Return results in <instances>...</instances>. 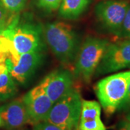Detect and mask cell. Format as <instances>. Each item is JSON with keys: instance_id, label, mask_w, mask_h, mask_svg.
Segmentation results:
<instances>
[{"instance_id": "cell-1", "label": "cell", "mask_w": 130, "mask_h": 130, "mask_svg": "<svg viewBox=\"0 0 130 130\" xmlns=\"http://www.w3.org/2000/svg\"><path fill=\"white\" fill-rule=\"evenodd\" d=\"M43 36L58 61L65 65L74 63L80 43L73 28L62 21L47 23L43 26Z\"/></svg>"}, {"instance_id": "cell-2", "label": "cell", "mask_w": 130, "mask_h": 130, "mask_svg": "<svg viewBox=\"0 0 130 130\" xmlns=\"http://www.w3.org/2000/svg\"><path fill=\"white\" fill-rule=\"evenodd\" d=\"M11 42L14 50L19 54L43 51L45 49L43 27L35 22L30 16L21 18L14 14L12 21L3 33Z\"/></svg>"}, {"instance_id": "cell-3", "label": "cell", "mask_w": 130, "mask_h": 130, "mask_svg": "<svg viewBox=\"0 0 130 130\" xmlns=\"http://www.w3.org/2000/svg\"><path fill=\"white\" fill-rule=\"evenodd\" d=\"M109 43L106 38H86L80 45L74 61V77L90 83Z\"/></svg>"}, {"instance_id": "cell-4", "label": "cell", "mask_w": 130, "mask_h": 130, "mask_svg": "<svg viewBox=\"0 0 130 130\" xmlns=\"http://www.w3.org/2000/svg\"><path fill=\"white\" fill-rule=\"evenodd\" d=\"M129 83L130 70L116 72L96 83L95 92L107 115H112L118 110L125 98Z\"/></svg>"}, {"instance_id": "cell-5", "label": "cell", "mask_w": 130, "mask_h": 130, "mask_svg": "<svg viewBox=\"0 0 130 130\" xmlns=\"http://www.w3.org/2000/svg\"><path fill=\"white\" fill-rule=\"evenodd\" d=\"M82 101L78 90L72 88L64 97L54 103L44 121L63 130H79Z\"/></svg>"}, {"instance_id": "cell-6", "label": "cell", "mask_w": 130, "mask_h": 130, "mask_svg": "<svg viewBox=\"0 0 130 130\" xmlns=\"http://www.w3.org/2000/svg\"><path fill=\"white\" fill-rule=\"evenodd\" d=\"M43 59V51L19 54L12 47L6 58V67L16 83L25 85L42 64Z\"/></svg>"}, {"instance_id": "cell-7", "label": "cell", "mask_w": 130, "mask_h": 130, "mask_svg": "<svg viewBox=\"0 0 130 130\" xmlns=\"http://www.w3.org/2000/svg\"><path fill=\"white\" fill-rule=\"evenodd\" d=\"M129 5V0L100 1L94 9L99 25L106 32L118 37Z\"/></svg>"}, {"instance_id": "cell-8", "label": "cell", "mask_w": 130, "mask_h": 130, "mask_svg": "<svg viewBox=\"0 0 130 130\" xmlns=\"http://www.w3.org/2000/svg\"><path fill=\"white\" fill-rule=\"evenodd\" d=\"M130 68V39L110 43L95 72V76Z\"/></svg>"}, {"instance_id": "cell-9", "label": "cell", "mask_w": 130, "mask_h": 130, "mask_svg": "<svg viewBox=\"0 0 130 130\" xmlns=\"http://www.w3.org/2000/svg\"><path fill=\"white\" fill-rule=\"evenodd\" d=\"M22 99L32 124L44 121L54 104L40 85L29 90Z\"/></svg>"}, {"instance_id": "cell-10", "label": "cell", "mask_w": 130, "mask_h": 130, "mask_svg": "<svg viewBox=\"0 0 130 130\" xmlns=\"http://www.w3.org/2000/svg\"><path fill=\"white\" fill-rule=\"evenodd\" d=\"M74 75L67 70H56L46 75L39 84L48 97L55 103L73 88Z\"/></svg>"}, {"instance_id": "cell-11", "label": "cell", "mask_w": 130, "mask_h": 130, "mask_svg": "<svg viewBox=\"0 0 130 130\" xmlns=\"http://www.w3.org/2000/svg\"><path fill=\"white\" fill-rule=\"evenodd\" d=\"M2 126L9 130L22 128L30 124L28 113L22 98L13 100L0 107Z\"/></svg>"}, {"instance_id": "cell-12", "label": "cell", "mask_w": 130, "mask_h": 130, "mask_svg": "<svg viewBox=\"0 0 130 130\" xmlns=\"http://www.w3.org/2000/svg\"><path fill=\"white\" fill-rule=\"evenodd\" d=\"M92 0H62L59 8V16L69 20L78 19L88 9Z\"/></svg>"}, {"instance_id": "cell-13", "label": "cell", "mask_w": 130, "mask_h": 130, "mask_svg": "<svg viewBox=\"0 0 130 130\" xmlns=\"http://www.w3.org/2000/svg\"><path fill=\"white\" fill-rule=\"evenodd\" d=\"M18 93L15 80L7 69L0 73V101H4L13 98Z\"/></svg>"}, {"instance_id": "cell-14", "label": "cell", "mask_w": 130, "mask_h": 130, "mask_svg": "<svg viewBox=\"0 0 130 130\" xmlns=\"http://www.w3.org/2000/svg\"><path fill=\"white\" fill-rule=\"evenodd\" d=\"M101 106L95 101H82V108L79 120H88L101 118Z\"/></svg>"}, {"instance_id": "cell-15", "label": "cell", "mask_w": 130, "mask_h": 130, "mask_svg": "<svg viewBox=\"0 0 130 130\" xmlns=\"http://www.w3.org/2000/svg\"><path fill=\"white\" fill-rule=\"evenodd\" d=\"M7 11L11 13L18 14L26 7L28 0H0Z\"/></svg>"}, {"instance_id": "cell-16", "label": "cell", "mask_w": 130, "mask_h": 130, "mask_svg": "<svg viewBox=\"0 0 130 130\" xmlns=\"http://www.w3.org/2000/svg\"><path fill=\"white\" fill-rule=\"evenodd\" d=\"M79 130H106L101 118L88 120H79Z\"/></svg>"}, {"instance_id": "cell-17", "label": "cell", "mask_w": 130, "mask_h": 130, "mask_svg": "<svg viewBox=\"0 0 130 130\" xmlns=\"http://www.w3.org/2000/svg\"><path fill=\"white\" fill-rule=\"evenodd\" d=\"M62 0H36L38 8L46 12H52L58 10Z\"/></svg>"}, {"instance_id": "cell-18", "label": "cell", "mask_w": 130, "mask_h": 130, "mask_svg": "<svg viewBox=\"0 0 130 130\" xmlns=\"http://www.w3.org/2000/svg\"><path fill=\"white\" fill-rule=\"evenodd\" d=\"M117 38L120 39H130V3L126 9L121 30Z\"/></svg>"}, {"instance_id": "cell-19", "label": "cell", "mask_w": 130, "mask_h": 130, "mask_svg": "<svg viewBox=\"0 0 130 130\" xmlns=\"http://www.w3.org/2000/svg\"><path fill=\"white\" fill-rule=\"evenodd\" d=\"M33 130H63L60 127L48 121H43L33 124Z\"/></svg>"}, {"instance_id": "cell-20", "label": "cell", "mask_w": 130, "mask_h": 130, "mask_svg": "<svg viewBox=\"0 0 130 130\" xmlns=\"http://www.w3.org/2000/svg\"><path fill=\"white\" fill-rule=\"evenodd\" d=\"M129 109H130V83L129 85V87H128V90H127V93L126 95L125 98L122 101L117 111H122L126 112Z\"/></svg>"}, {"instance_id": "cell-21", "label": "cell", "mask_w": 130, "mask_h": 130, "mask_svg": "<svg viewBox=\"0 0 130 130\" xmlns=\"http://www.w3.org/2000/svg\"><path fill=\"white\" fill-rule=\"evenodd\" d=\"M14 15V13H12L7 18L0 22V36H2L3 35V33L5 32V30L8 28L9 25L11 24Z\"/></svg>"}, {"instance_id": "cell-22", "label": "cell", "mask_w": 130, "mask_h": 130, "mask_svg": "<svg viewBox=\"0 0 130 130\" xmlns=\"http://www.w3.org/2000/svg\"><path fill=\"white\" fill-rule=\"evenodd\" d=\"M9 51H7V52H0V73L7 70V67H6V58H7V54H8V52Z\"/></svg>"}, {"instance_id": "cell-23", "label": "cell", "mask_w": 130, "mask_h": 130, "mask_svg": "<svg viewBox=\"0 0 130 130\" xmlns=\"http://www.w3.org/2000/svg\"><path fill=\"white\" fill-rule=\"evenodd\" d=\"M12 13L9 12V11H7L2 4V2H0V22L7 18Z\"/></svg>"}, {"instance_id": "cell-24", "label": "cell", "mask_w": 130, "mask_h": 130, "mask_svg": "<svg viewBox=\"0 0 130 130\" xmlns=\"http://www.w3.org/2000/svg\"><path fill=\"white\" fill-rule=\"evenodd\" d=\"M117 130H130V122L126 119L121 121L118 124Z\"/></svg>"}, {"instance_id": "cell-25", "label": "cell", "mask_w": 130, "mask_h": 130, "mask_svg": "<svg viewBox=\"0 0 130 130\" xmlns=\"http://www.w3.org/2000/svg\"><path fill=\"white\" fill-rule=\"evenodd\" d=\"M125 119L126 121H128L129 122H130V109H129L128 111H126Z\"/></svg>"}, {"instance_id": "cell-26", "label": "cell", "mask_w": 130, "mask_h": 130, "mask_svg": "<svg viewBox=\"0 0 130 130\" xmlns=\"http://www.w3.org/2000/svg\"><path fill=\"white\" fill-rule=\"evenodd\" d=\"M14 130H29V129H23V127H22V128H20V129H14Z\"/></svg>"}, {"instance_id": "cell-27", "label": "cell", "mask_w": 130, "mask_h": 130, "mask_svg": "<svg viewBox=\"0 0 130 130\" xmlns=\"http://www.w3.org/2000/svg\"><path fill=\"white\" fill-rule=\"evenodd\" d=\"M0 126H2V119H1V117H0Z\"/></svg>"}, {"instance_id": "cell-28", "label": "cell", "mask_w": 130, "mask_h": 130, "mask_svg": "<svg viewBox=\"0 0 130 130\" xmlns=\"http://www.w3.org/2000/svg\"></svg>"}]
</instances>
